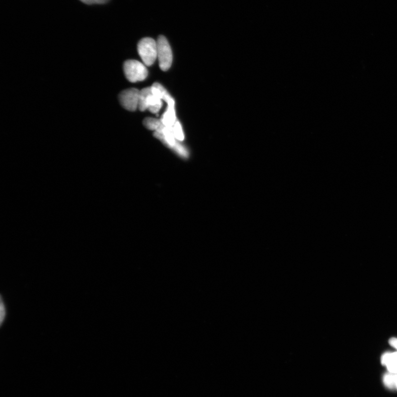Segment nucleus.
<instances>
[{"mask_svg": "<svg viewBox=\"0 0 397 397\" xmlns=\"http://www.w3.org/2000/svg\"><path fill=\"white\" fill-rule=\"evenodd\" d=\"M137 51L145 66H150L157 58V41L151 38H144L139 41Z\"/></svg>", "mask_w": 397, "mask_h": 397, "instance_id": "nucleus-1", "label": "nucleus"}, {"mask_svg": "<svg viewBox=\"0 0 397 397\" xmlns=\"http://www.w3.org/2000/svg\"><path fill=\"white\" fill-rule=\"evenodd\" d=\"M123 67L128 80L131 82L142 81L147 77L148 71L146 66L135 60L126 61Z\"/></svg>", "mask_w": 397, "mask_h": 397, "instance_id": "nucleus-2", "label": "nucleus"}, {"mask_svg": "<svg viewBox=\"0 0 397 397\" xmlns=\"http://www.w3.org/2000/svg\"><path fill=\"white\" fill-rule=\"evenodd\" d=\"M157 58L159 66L162 71H166L171 67L173 54L170 44L165 36H159L157 41Z\"/></svg>", "mask_w": 397, "mask_h": 397, "instance_id": "nucleus-3", "label": "nucleus"}, {"mask_svg": "<svg viewBox=\"0 0 397 397\" xmlns=\"http://www.w3.org/2000/svg\"><path fill=\"white\" fill-rule=\"evenodd\" d=\"M140 92L136 88H129L119 94V99L122 106L129 111H135L138 107Z\"/></svg>", "mask_w": 397, "mask_h": 397, "instance_id": "nucleus-4", "label": "nucleus"}, {"mask_svg": "<svg viewBox=\"0 0 397 397\" xmlns=\"http://www.w3.org/2000/svg\"><path fill=\"white\" fill-rule=\"evenodd\" d=\"M168 107L166 111L163 114L161 119L164 126L167 127H172L177 121L175 109V102L171 97L167 102Z\"/></svg>", "mask_w": 397, "mask_h": 397, "instance_id": "nucleus-5", "label": "nucleus"}, {"mask_svg": "<svg viewBox=\"0 0 397 397\" xmlns=\"http://www.w3.org/2000/svg\"><path fill=\"white\" fill-rule=\"evenodd\" d=\"M381 363L387 367L389 372L397 374V352L384 354L381 357Z\"/></svg>", "mask_w": 397, "mask_h": 397, "instance_id": "nucleus-6", "label": "nucleus"}, {"mask_svg": "<svg viewBox=\"0 0 397 397\" xmlns=\"http://www.w3.org/2000/svg\"><path fill=\"white\" fill-rule=\"evenodd\" d=\"M147 106L148 110L151 113H157L162 107V99L153 95L152 93L147 98Z\"/></svg>", "mask_w": 397, "mask_h": 397, "instance_id": "nucleus-7", "label": "nucleus"}, {"mask_svg": "<svg viewBox=\"0 0 397 397\" xmlns=\"http://www.w3.org/2000/svg\"><path fill=\"white\" fill-rule=\"evenodd\" d=\"M152 93L151 87L144 88L140 92L139 95L138 108L140 111L144 112L147 109V99L149 96Z\"/></svg>", "mask_w": 397, "mask_h": 397, "instance_id": "nucleus-8", "label": "nucleus"}, {"mask_svg": "<svg viewBox=\"0 0 397 397\" xmlns=\"http://www.w3.org/2000/svg\"><path fill=\"white\" fill-rule=\"evenodd\" d=\"M143 124L144 126L149 130L155 131H157L164 126L161 119L159 120V119L149 117L144 119Z\"/></svg>", "mask_w": 397, "mask_h": 397, "instance_id": "nucleus-9", "label": "nucleus"}, {"mask_svg": "<svg viewBox=\"0 0 397 397\" xmlns=\"http://www.w3.org/2000/svg\"><path fill=\"white\" fill-rule=\"evenodd\" d=\"M7 308L2 295L0 296V326H3L7 316Z\"/></svg>", "mask_w": 397, "mask_h": 397, "instance_id": "nucleus-10", "label": "nucleus"}, {"mask_svg": "<svg viewBox=\"0 0 397 397\" xmlns=\"http://www.w3.org/2000/svg\"><path fill=\"white\" fill-rule=\"evenodd\" d=\"M396 374L388 372L384 376L383 381L385 386L389 389L394 390L395 388Z\"/></svg>", "mask_w": 397, "mask_h": 397, "instance_id": "nucleus-11", "label": "nucleus"}, {"mask_svg": "<svg viewBox=\"0 0 397 397\" xmlns=\"http://www.w3.org/2000/svg\"><path fill=\"white\" fill-rule=\"evenodd\" d=\"M172 129L174 135H175L177 140L180 141H183L184 138H185V136H184L182 126L180 123L177 121L172 127Z\"/></svg>", "mask_w": 397, "mask_h": 397, "instance_id": "nucleus-12", "label": "nucleus"}, {"mask_svg": "<svg viewBox=\"0 0 397 397\" xmlns=\"http://www.w3.org/2000/svg\"><path fill=\"white\" fill-rule=\"evenodd\" d=\"M83 3L87 4H103L107 2L109 0H79Z\"/></svg>", "mask_w": 397, "mask_h": 397, "instance_id": "nucleus-13", "label": "nucleus"}, {"mask_svg": "<svg viewBox=\"0 0 397 397\" xmlns=\"http://www.w3.org/2000/svg\"><path fill=\"white\" fill-rule=\"evenodd\" d=\"M389 342L390 345L395 347V348L397 350V338H395V337H392V338L390 339Z\"/></svg>", "mask_w": 397, "mask_h": 397, "instance_id": "nucleus-14", "label": "nucleus"}, {"mask_svg": "<svg viewBox=\"0 0 397 397\" xmlns=\"http://www.w3.org/2000/svg\"><path fill=\"white\" fill-rule=\"evenodd\" d=\"M395 388L397 390V374H396L395 377Z\"/></svg>", "mask_w": 397, "mask_h": 397, "instance_id": "nucleus-15", "label": "nucleus"}]
</instances>
